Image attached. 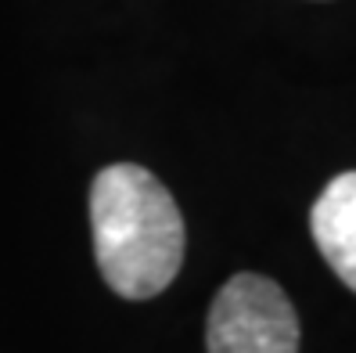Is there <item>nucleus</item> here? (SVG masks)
Instances as JSON below:
<instances>
[{
  "label": "nucleus",
  "mask_w": 356,
  "mask_h": 353,
  "mask_svg": "<svg viewBox=\"0 0 356 353\" xmlns=\"http://www.w3.org/2000/svg\"><path fill=\"white\" fill-rule=\"evenodd\" d=\"M209 353H299V317L277 281L263 274H234L205 324Z\"/></svg>",
  "instance_id": "nucleus-2"
},
{
  "label": "nucleus",
  "mask_w": 356,
  "mask_h": 353,
  "mask_svg": "<svg viewBox=\"0 0 356 353\" xmlns=\"http://www.w3.org/2000/svg\"><path fill=\"white\" fill-rule=\"evenodd\" d=\"M309 231L321 256L356 292V170L339 173L309 210Z\"/></svg>",
  "instance_id": "nucleus-3"
},
{
  "label": "nucleus",
  "mask_w": 356,
  "mask_h": 353,
  "mask_svg": "<svg viewBox=\"0 0 356 353\" xmlns=\"http://www.w3.org/2000/svg\"><path fill=\"white\" fill-rule=\"evenodd\" d=\"M101 278L122 299H152L184 263V217L165 184L134 162L104 166L90 184Z\"/></svg>",
  "instance_id": "nucleus-1"
}]
</instances>
